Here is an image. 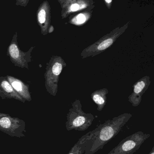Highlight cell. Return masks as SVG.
Segmentation results:
<instances>
[{"label": "cell", "instance_id": "14", "mask_svg": "<svg viewBox=\"0 0 154 154\" xmlns=\"http://www.w3.org/2000/svg\"><path fill=\"white\" fill-rule=\"evenodd\" d=\"M86 17L83 14H80L76 17V22L77 24H81L85 22Z\"/></svg>", "mask_w": 154, "mask_h": 154}, {"label": "cell", "instance_id": "7", "mask_svg": "<svg viewBox=\"0 0 154 154\" xmlns=\"http://www.w3.org/2000/svg\"><path fill=\"white\" fill-rule=\"evenodd\" d=\"M121 32H116L113 34L106 35L99 40L85 48L80 53L82 59L90 57H94L110 48L114 44Z\"/></svg>", "mask_w": 154, "mask_h": 154}, {"label": "cell", "instance_id": "1", "mask_svg": "<svg viewBox=\"0 0 154 154\" xmlns=\"http://www.w3.org/2000/svg\"><path fill=\"white\" fill-rule=\"evenodd\" d=\"M132 116L130 113H124L106 120L89 132L84 154H94L103 149L120 132Z\"/></svg>", "mask_w": 154, "mask_h": 154}, {"label": "cell", "instance_id": "15", "mask_svg": "<svg viewBox=\"0 0 154 154\" xmlns=\"http://www.w3.org/2000/svg\"><path fill=\"white\" fill-rule=\"evenodd\" d=\"M30 0H16L15 5L18 6L26 7L28 4Z\"/></svg>", "mask_w": 154, "mask_h": 154}, {"label": "cell", "instance_id": "3", "mask_svg": "<svg viewBox=\"0 0 154 154\" xmlns=\"http://www.w3.org/2000/svg\"><path fill=\"white\" fill-rule=\"evenodd\" d=\"M66 66L67 64L65 60L59 56H52L46 64L44 75L45 88L52 96L55 97L57 95L60 75Z\"/></svg>", "mask_w": 154, "mask_h": 154}, {"label": "cell", "instance_id": "13", "mask_svg": "<svg viewBox=\"0 0 154 154\" xmlns=\"http://www.w3.org/2000/svg\"><path fill=\"white\" fill-rule=\"evenodd\" d=\"M89 132L81 137L67 154H84Z\"/></svg>", "mask_w": 154, "mask_h": 154}, {"label": "cell", "instance_id": "11", "mask_svg": "<svg viewBox=\"0 0 154 154\" xmlns=\"http://www.w3.org/2000/svg\"><path fill=\"white\" fill-rule=\"evenodd\" d=\"M8 81L15 91L26 101H31L30 86L24 82L12 76H6Z\"/></svg>", "mask_w": 154, "mask_h": 154}, {"label": "cell", "instance_id": "6", "mask_svg": "<svg viewBox=\"0 0 154 154\" xmlns=\"http://www.w3.org/2000/svg\"><path fill=\"white\" fill-rule=\"evenodd\" d=\"M25 128L26 124L22 119L0 111V131L12 137L20 138L25 136Z\"/></svg>", "mask_w": 154, "mask_h": 154}, {"label": "cell", "instance_id": "10", "mask_svg": "<svg viewBox=\"0 0 154 154\" xmlns=\"http://www.w3.org/2000/svg\"><path fill=\"white\" fill-rule=\"evenodd\" d=\"M0 99L16 100L23 103L26 102L14 91L6 76L0 77Z\"/></svg>", "mask_w": 154, "mask_h": 154}, {"label": "cell", "instance_id": "4", "mask_svg": "<svg viewBox=\"0 0 154 154\" xmlns=\"http://www.w3.org/2000/svg\"><path fill=\"white\" fill-rule=\"evenodd\" d=\"M17 37V32H15L7 48V57L15 66L29 69V64L32 61L31 53L35 47H31L28 51L24 52L19 47Z\"/></svg>", "mask_w": 154, "mask_h": 154}, {"label": "cell", "instance_id": "5", "mask_svg": "<svg viewBox=\"0 0 154 154\" xmlns=\"http://www.w3.org/2000/svg\"><path fill=\"white\" fill-rule=\"evenodd\" d=\"M150 137V134L142 131L134 133L122 140L110 152L117 154H134Z\"/></svg>", "mask_w": 154, "mask_h": 154}, {"label": "cell", "instance_id": "2", "mask_svg": "<svg viewBox=\"0 0 154 154\" xmlns=\"http://www.w3.org/2000/svg\"><path fill=\"white\" fill-rule=\"evenodd\" d=\"M71 105L67 114L66 129L69 131L87 130L92 125L95 117L91 113H85L82 110L81 101L78 99L75 100Z\"/></svg>", "mask_w": 154, "mask_h": 154}, {"label": "cell", "instance_id": "19", "mask_svg": "<svg viewBox=\"0 0 154 154\" xmlns=\"http://www.w3.org/2000/svg\"><path fill=\"white\" fill-rule=\"evenodd\" d=\"M105 1L107 3L109 4L112 2V0H105Z\"/></svg>", "mask_w": 154, "mask_h": 154}, {"label": "cell", "instance_id": "18", "mask_svg": "<svg viewBox=\"0 0 154 154\" xmlns=\"http://www.w3.org/2000/svg\"><path fill=\"white\" fill-rule=\"evenodd\" d=\"M149 154H154V147H152V151H151L150 153H149Z\"/></svg>", "mask_w": 154, "mask_h": 154}, {"label": "cell", "instance_id": "8", "mask_svg": "<svg viewBox=\"0 0 154 154\" xmlns=\"http://www.w3.org/2000/svg\"><path fill=\"white\" fill-rule=\"evenodd\" d=\"M151 77L145 76L137 81L133 86V91L128 97V101L134 107H137L142 101V97L151 85Z\"/></svg>", "mask_w": 154, "mask_h": 154}, {"label": "cell", "instance_id": "17", "mask_svg": "<svg viewBox=\"0 0 154 154\" xmlns=\"http://www.w3.org/2000/svg\"><path fill=\"white\" fill-rule=\"evenodd\" d=\"M54 31V27L52 25H50L48 29V33H52Z\"/></svg>", "mask_w": 154, "mask_h": 154}, {"label": "cell", "instance_id": "16", "mask_svg": "<svg viewBox=\"0 0 154 154\" xmlns=\"http://www.w3.org/2000/svg\"><path fill=\"white\" fill-rule=\"evenodd\" d=\"M79 5L77 4H74L72 5L71 6L70 10L71 11H78L79 9Z\"/></svg>", "mask_w": 154, "mask_h": 154}, {"label": "cell", "instance_id": "12", "mask_svg": "<svg viewBox=\"0 0 154 154\" xmlns=\"http://www.w3.org/2000/svg\"><path fill=\"white\" fill-rule=\"evenodd\" d=\"M108 93V90L106 88H102L97 90L90 95L91 99L97 106V109L101 111L105 106L107 101V95Z\"/></svg>", "mask_w": 154, "mask_h": 154}, {"label": "cell", "instance_id": "9", "mask_svg": "<svg viewBox=\"0 0 154 154\" xmlns=\"http://www.w3.org/2000/svg\"><path fill=\"white\" fill-rule=\"evenodd\" d=\"M38 25L40 28L42 35H47L48 29L50 25V7L48 1H44L39 6L36 13Z\"/></svg>", "mask_w": 154, "mask_h": 154}, {"label": "cell", "instance_id": "20", "mask_svg": "<svg viewBox=\"0 0 154 154\" xmlns=\"http://www.w3.org/2000/svg\"><path fill=\"white\" fill-rule=\"evenodd\" d=\"M108 154H117L115 153L112 152H109V153H108Z\"/></svg>", "mask_w": 154, "mask_h": 154}]
</instances>
